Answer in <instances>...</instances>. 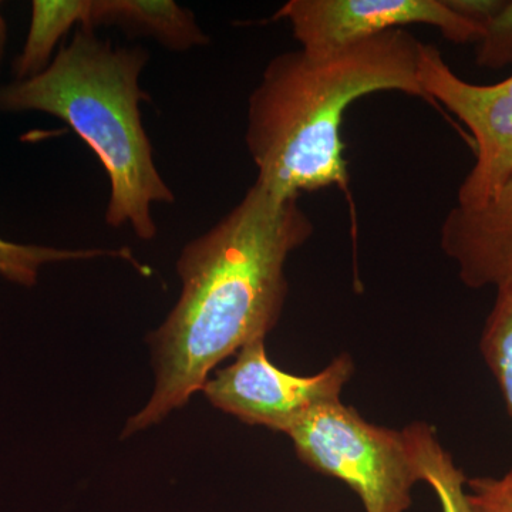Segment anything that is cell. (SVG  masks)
<instances>
[{"mask_svg":"<svg viewBox=\"0 0 512 512\" xmlns=\"http://www.w3.org/2000/svg\"><path fill=\"white\" fill-rule=\"evenodd\" d=\"M313 234L298 198L256 183L177 261L181 295L150 336L156 389L124 436L148 429L187 404L222 360L275 328L288 296L289 255Z\"/></svg>","mask_w":512,"mask_h":512,"instance_id":"6da1fadb","label":"cell"},{"mask_svg":"<svg viewBox=\"0 0 512 512\" xmlns=\"http://www.w3.org/2000/svg\"><path fill=\"white\" fill-rule=\"evenodd\" d=\"M420 47L400 29L323 52L275 56L248 100L245 143L256 183L284 198L329 187L348 192L346 110L377 92L429 101L417 76Z\"/></svg>","mask_w":512,"mask_h":512,"instance_id":"7a4b0ae2","label":"cell"},{"mask_svg":"<svg viewBox=\"0 0 512 512\" xmlns=\"http://www.w3.org/2000/svg\"><path fill=\"white\" fill-rule=\"evenodd\" d=\"M148 59L144 47H114L77 28L45 72L0 87V111L55 116L92 148L110 180L106 224L130 225L144 241L157 235L153 204L175 200L141 121L140 104L150 100L140 86Z\"/></svg>","mask_w":512,"mask_h":512,"instance_id":"3957f363","label":"cell"},{"mask_svg":"<svg viewBox=\"0 0 512 512\" xmlns=\"http://www.w3.org/2000/svg\"><path fill=\"white\" fill-rule=\"evenodd\" d=\"M288 436L301 461L336 478L365 512H407L419 483L402 430L369 423L342 400L313 410Z\"/></svg>","mask_w":512,"mask_h":512,"instance_id":"277c9868","label":"cell"},{"mask_svg":"<svg viewBox=\"0 0 512 512\" xmlns=\"http://www.w3.org/2000/svg\"><path fill=\"white\" fill-rule=\"evenodd\" d=\"M353 375L355 362L348 353L316 375H292L271 363L265 339H258L239 350L231 366L208 379L202 392L212 406L244 423L288 434L313 410L338 402Z\"/></svg>","mask_w":512,"mask_h":512,"instance_id":"5b68a950","label":"cell"},{"mask_svg":"<svg viewBox=\"0 0 512 512\" xmlns=\"http://www.w3.org/2000/svg\"><path fill=\"white\" fill-rule=\"evenodd\" d=\"M417 76L429 103L443 104L470 128L476 164L458 188L457 204H481L512 177V76L490 86L468 83L424 43Z\"/></svg>","mask_w":512,"mask_h":512,"instance_id":"8992f818","label":"cell"},{"mask_svg":"<svg viewBox=\"0 0 512 512\" xmlns=\"http://www.w3.org/2000/svg\"><path fill=\"white\" fill-rule=\"evenodd\" d=\"M275 19H285L301 49L323 52L410 25L433 26L448 42H478L481 29L447 0H291Z\"/></svg>","mask_w":512,"mask_h":512,"instance_id":"52a82bcc","label":"cell"},{"mask_svg":"<svg viewBox=\"0 0 512 512\" xmlns=\"http://www.w3.org/2000/svg\"><path fill=\"white\" fill-rule=\"evenodd\" d=\"M440 247L467 288L512 282V177L478 205H456L444 218Z\"/></svg>","mask_w":512,"mask_h":512,"instance_id":"ba28073f","label":"cell"},{"mask_svg":"<svg viewBox=\"0 0 512 512\" xmlns=\"http://www.w3.org/2000/svg\"><path fill=\"white\" fill-rule=\"evenodd\" d=\"M97 26L151 37L171 52H188L210 42L194 13L173 0H90L86 28Z\"/></svg>","mask_w":512,"mask_h":512,"instance_id":"9c48e42d","label":"cell"},{"mask_svg":"<svg viewBox=\"0 0 512 512\" xmlns=\"http://www.w3.org/2000/svg\"><path fill=\"white\" fill-rule=\"evenodd\" d=\"M402 433L417 477L436 493L441 512H476L468 500L466 474L441 446L437 430L414 421Z\"/></svg>","mask_w":512,"mask_h":512,"instance_id":"30bf717a","label":"cell"},{"mask_svg":"<svg viewBox=\"0 0 512 512\" xmlns=\"http://www.w3.org/2000/svg\"><path fill=\"white\" fill-rule=\"evenodd\" d=\"M90 0H35L28 37L13 63L15 80H28L45 72L57 43L70 29L86 28Z\"/></svg>","mask_w":512,"mask_h":512,"instance_id":"8fae6325","label":"cell"},{"mask_svg":"<svg viewBox=\"0 0 512 512\" xmlns=\"http://www.w3.org/2000/svg\"><path fill=\"white\" fill-rule=\"evenodd\" d=\"M480 338V353L503 394L512 420V282L498 286ZM512 485V468L501 477Z\"/></svg>","mask_w":512,"mask_h":512,"instance_id":"7c38bea8","label":"cell"},{"mask_svg":"<svg viewBox=\"0 0 512 512\" xmlns=\"http://www.w3.org/2000/svg\"><path fill=\"white\" fill-rule=\"evenodd\" d=\"M113 256L126 259L141 269L130 249H59L40 245L16 244L0 238V276L6 281L22 286H33L37 282L40 268L55 262L93 259Z\"/></svg>","mask_w":512,"mask_h":512,"instance_id":"4fadbf2b","label":"cell"},{"mask_svg":"<svg viewBox=\"0 0 512 512\" xmlns=\"http://www.w3.org/2000/svg\"><path fill=\"white\" fill-rule=\"evenodd\" d=\"M476 63L484 69L500 70L512 66V0L483 30L477 42Z\"/></svg>","mask_w":512,"mask_h":512,"instance_id":"5bb4252c","label":"cell"},{"mask_svg":"<svg viewBox=\"0 0 512 512\" xmlns=\"http://www.w3.org/2000/svg\"><path fill=\"white\" fill-rule=\"evenodd\" d=\"M466 487L474 511L512 512V485L505 483L503 478H470Z\"/></svg>","mask_w":512,"mask_h":512,"instance_id":"9a60e30c","label":"cell"},{"mask_svg":"<svg viewBox=\"0 0 512 512\" xmlns=\"http://www.w3.org/2000/svg\"><path fill=\"white\" fill-rule=\"evenodd\" d=\"M447 3L454 12L470 20L483 32L490 20L503 9L505 0H447Z\"/></svg>","mask_w":512,"mask_h":512,"instance_id":"2e32d148","label":"cell"},{"mask_svg":"<svg viewBox=\"0 0 512 512\" xmlns=\"http://www.w3.org/2000/svg\"><path fill=\"white\" fill-rule=\"evenodd\" d=\"M6 42H8V28H6L5 18L0 10V67H2L3 56H5Z\"/></svg>","mask_w":512,"mask_h":512,"instance_id":"e0dca14e","label":"cell"}]
</instances>
